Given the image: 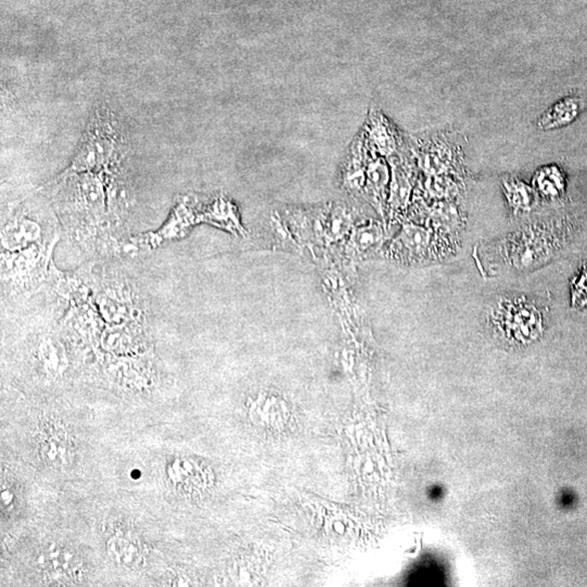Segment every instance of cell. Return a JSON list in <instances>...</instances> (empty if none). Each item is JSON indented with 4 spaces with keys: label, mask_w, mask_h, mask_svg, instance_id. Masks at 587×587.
I'll return each mask as SVG.
<instances>
[{
    "label": "cell",
    "mask_w": 587,
    "mask_h": 587,
    "mask_svg": "<svg viewBox=\"0 0 587 587\" xmlns=\"http://www.w3.org/2000/svg\"><path fill=\"white\" fill-rule=\"evenodd\" d=\"M569 215L534 220L485 246V258L498 270L527 272L554 259L577 231Z\"/></svg>",
    "instance_id": "cell-1"
},
{
    "label": "cell",
    "mask_w": 587,
    "mask_h": 587,
    "mask_svg": "<svg viewBox=\"0 0 587 587\" xmlns=\"http://www.w3.org/2000/svg\"><path fill=\"white\" fill-rule=\"evenodd\" d=\"M482 322L498 341L523 346L544 334L549 322V309L537 296L502 293L485 306Z\"/></svg>",
    "instance_id": "cell-2"
},
{
    "label": "cell",
    "mask_w": 587,
    "mask_h": 587,
    "mask_svg": "<svg viewBox=\"0 0 587 587\" xmlns=\"http://www.w3.org/2000/svg\"><path fill=\"white\" fill-rule=\"evenodd\" d=\"M125 137L110 111L99 110L90 119L67 175L112 174L125 156Z\"/></svg>",
    "instance_id": "cell-3"
},
{
    "label": "cell",
    "mask_w": 587,
    "mask_h": 587,
    "mask_svg": "<svg viewBox=\"0 0 587 587\" xmlns=\"http://www.w3.org/2000/svg\"><path fill=\"white\" fill-rule=\"evenodd\" d=\"M461 240L444 235L430 227L413 224L404 226L393 242L390 253L398 261L428 264L452 258L460 250Z\"/></svg>",
    "instance_id": "cell-4"
},
{
    "label": "cell",
    "mask_w": 587,
    "mask_h": 587,
    "mask_svg": "<svg viewBox=\"0 0 587 587\" xmlns=\"http://www.w3.org/2000/svg\"><path fill=\"white\" fill-rule=\"evenodd\" d=\"M457 138L451 132L439 131L413 141L411 151L425 177L448 176L467 180L464 155Z\"/></svg>",
    "instance_id": "cell-5"
},
{
    "label": "cell",
    "mask_w": 587,
    "mask_h": 587,
    "mask_svg": "<svg viewBox=\"0 0 587 587\" xmlns=\"http://www.w3.org/2000/svg\"><path fill=\"white\" fill-rule=\"evenodd\" d=\"M428 227L458 240L465 228L468 216L459 200L437 201L424 209Z\"/></svg>",
    "instance_id": "cell-6"
},
{
    "label": "cell",
    "mask_w": 587,
    "mask_h": 587,
    "mask_svg": "<svg viewBox=\"0 0 587 587\" xmlns=\"http://www.w3.org/2000/svg\"><path fill=\"white\" fill-rule=\"evenodd\" d=\"M392 181L390 186V207L392 217L403 213L408 205L414 184V167L404 156L391 158Z\"/></svg>",
    "instance_id": "cell-7"
},
{
    "label": "cell",
    "mask_w": 587,
    "mask_h": 587,
    "mask_svg": "<svg viewBox=\"0 0 587 587\" xmlns=\"http://www.w3.org/2000/svg\"><path fill=\"white\" fill-rule=\"evenodd\" d=\"M366 131L365 137L373 152L390 159L398 155L403 146L401 138L382 114L372 112Z\"/></svg>",
    "instance_id": "cell-8"
},
{
    "label": "cell",
    "mask_w": 587,
    "mask_h": 587,
    "mask_svg": "<svg viewBox=\"0 0 587 587\" xmlns=\"http://www.w3.org/2000/svg\"><path fill=\"white\" fill-rule=\"evenodd\" d=\"M42 239V228L39 222L26 215H16L4 227L3 247L9 252L25 251Z\"/></svg>",
    "instance_id": "cell-9"
},
{
    "label": "cell",
    "mask_w": 587,
    "mask_h": 587,
    "mask_svg": "<svg viewBox=\"0 0 587 587\" xmlns=\"http://www.w3.org/2000/svg\"><path fill=\"white\" fill-rule=\"evenodd\" d=\"M500 183L511 217L527 216L538 207L539 195L533 187L513 176L502 177Z\"/></svg>",
    "instance_id": "cell-10"
},
{
    "label": "cell",
    "mask_w": 587,
    "mask_h": 587,
    "mask_svg": "<svg viewBox=\"0 0 587 587\" xmlns=\"http://www.w3.org/2000/svg\"><path fill=\"white\" fill-rule=\"evenodd\" d=\"M585 102L577 97H567L548 111H546L537 120V128L543 131L563 128L572 124L584 109Z\"/></svg>",
    "instance_id": "cell-11"
},
{
    "label": "cell",
    "mask_w": 587,
    "mask_h": 587,
    "mask_svg": "<svg viewBox=\"0 0 587 587\" xmlns=\"http://www.w3.org/2000/svg\"><path fill=\"white\" fill-rule=\"evenodd\" d=\"M465 190V180L448 176L425 177L420 192L425 201L459 200Z\"/></svg>",
    "instance_id": "cell-12"
},
{
    "label": "cell",
    "mask_w": 587,
    "mask_h": 587,
    "mask_svg": "<svg viewBox=\"0 0 587 587\" xmlns=\"http://www.w3.org/2000/svg\"><path fill=\"white\" fill-rule=\"evenodd\" d=\"M533 188L539 197L554 201L565 192V176L557 166H547L537 170L533 179Z\"/></svg>",
    "instance_id": "cell-13"
},
{
    "label": "cell",
    "mask_w": 587,
    "mask_h": 587,
    "mask_svg": "<svg viewBox=\"0 0 587 587\" xmlns=\"http://www.w3.org/2000/svg\"><path fill=\"white\" fill-rule=\"evenodd\" d=\"M366 182L368 183L369 191L374 203L383 213V206L390 183V173L384 161L381 158H373L369 162L366 168Z\"/></svg>",
    "instance_id": "cell-14"
},
{
    "label": "cell",
    "mask_w": 587,
    "mask_h": 587,
    "mask_svg": "<svg viewBox=\"0 0 587 587\" xmlns=\"http://www.w3.org/2000/svg\"><path fill=\"white\" fill-rule=\"evenodd\" d=\"M109 548L111 549V554L120 564L130 566L131 564H137L141 559L140 547L131 540L117 537L109 544Z\"/></svg>",
    "instance_id": "cell-15"
},
{
    "label": "cell",
    "mask_w": 587,
    "mask_h": 587,
    "mask_svg": "<svg viewBox=\"0 0 587 587\" xmlns=\"http://www.w3.org/2000/svg\"><path fill=\"white\" fill-rule=\"evenodd\" d=\"M43 564H47V570L52 573H65L72 570L74 565H77V560L75 558L76 556L67 550L61 549L60 547L51 551L47 550L43 553Z\"/></svg>",
    "instance_id": "cell-16"
},
{
    "label": "cell",
    "mask_w": 587,
    "mask_h": 587,
    "mask_svg": "<svg viewBox=\"0 0 587 587\" xmlns=\"http://www.w3.org/2000/svg\"><path fill=\"white\" fill-rule=\"evenodd\" d=\"M383 231L378 225L363 227L356 232L354 244L358 253L371 252L380 246Z\"/></svg>",
    "instance_id": "cell-17"
}]
</instances>
